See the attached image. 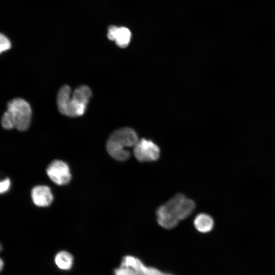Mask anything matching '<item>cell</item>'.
<instances>
[{"label": "cell", "instance_id": "obj_10", "mask_svg": "<svg viewBox=\"0 0 275 275\" xmlns=\"http://www.w3.org/2000/svg\"><path fill=\"white\" fill-rule=\"evenodd\" d=\"M106 150L112 157L119 161H125L130 156V152L126 148L109 140L106 143Z\"/></svg>", "mask_w": 275, "mask_h": 275}, {"label": "cell", "instance_id": "obj_6", "mask_svg": "<svg viewBox=\"0 0 275 275\" xmlns=\"http://www.w3.org/2000/svg\"><path fill=\"white\" fill-rule=\"evenodd\" d=\"M127 149L134 147L139 139L136 132L132 128L124 127L113 132L108 140Z\"/></svg>", "mask_w": 275, "mask_h": 275}, {"label": "cell", "instance_id": "obj_7", "mask_svg": "<svg viewBox=\"0 0 275 275\" xmlns=\"http://www.w3.org/2000/svg\"><path fill=\"white\" fill-rule=\"evenodd\" d=\"M107 36L108 39L115 41L117 45L121 48L127 47L131 38V32L128 28L115 25L108 27Z\"/></svg>", "mask_w": 275, "mask_h": 275}, {"label": "cell", "instance_id": "obj_5", "mask_svg": "<svg viewBox=\"0 0 275 275\" xmlns=\"http://www.w3.org/2000/svg\"><path fill=\"white\" fill-rule=\"evenodd\" d=\"M46 173L50 180L59 185L68 184L71 178L69 166L60 160L52 161L47 167Z\"/></svg>", "mask_w": 275, "mask_h": 275}, {"label": "cell", "instance_id": "obj_11", "mask_svg": "<svg viewBox=\"0 0 275 275\" xmlns=\"http://www.w3.org/2000/svg\"><path fill=\"white\" fill-rule=\"evenodd\" d=\"M73 261L72 255L64 251L59 252L54 258L56 265L62 270L70 269L72 266Z\"/></svg>", "mask_w": 275, "mask_h": 275}, {"label": "cell", "instance_id": "obj_3", "mask_svg": "<svg viewBox=\"0 0 275 275\" xmlns=\"http://www.w3.org/2000/svg\"><path fill=\"white\" fill-rule=\"evenodd\" d=\"M160 206L168 215L179 222L193 213L196 205L194 201L183 194H178Z\"/></svg>", "mask_w": 275, "mask_h": 275}, {"label": "cell", "instance_id": "obj_8", "mask_svg": "<svg viewBox=\"0 0 275 275\" xmlns=\"http://www.w3.org/2000/svg\"><path fill=\"white\" fill-rule=\"evenodd\" d=\"M33 203L39 207H46L53 201V195L49 187L45 185L35 186L31 191Z\"/></svg>", "mask_w": 275, "mask_h": 275}, {"label": "cell", "instance_id": "obj_15", "mask_svg": "<svg viewBox=\"0 0 275 275\" xmlns=\"http://www.w3.org/2000/svg\"><path fill=\"white\" fill-rule=\"evenodd\" d=\"M2 250V245H1V244L0 243V252H1ZM3 266H4L3 261L1 258H0V272L2 271V270L3 269Z\"/></svg>", "mask_w": 275, "mask_h": 275}, {"label": "cell", "instance_id": "obj_14", "mask_svg": "<svg viewBox=\"0 0 275 275\" xmlns=\"http://www.w3.org/2000/svg\"><path fill=\"white\" fill-rule=\"evenodd\" d=\"M11 181L9 178L0 181V194L7 192L10 188Z\"/></svg>", "mask_w": 275, "mask_h": 275}, {"label": "cell", "instance_id": "obj_9", "mask_svg": "<svg viewBox=\"0 0 275 275\" xmlns=\"http://www.w3.org/2000/svg\"><path fill=\"white\" fill-rule=\"evenodd\" d=\"M194 225L198 231L206 233L212 230L214 226V221L210 215L202 213L198 214L195 217Z\"/></svg>", "mask_w": 275, "mask_h": 275}, {"label": "cell", "instance_id": "obj_12", "mask_svg": "<svg viewBox=\"0 0 275 275\" xmlns=\"http://www.w3.org/2000/svg\"><path fill=\"white\" fill-rule=\"evenodd\" d=\"M114 275H141L132 268L126 267H120L114 271Z\"/></svg>", "mask_w": 275, "mask_h": 275}, {"label": "cell", "instance_id": "obj_4", "mask_svg": "<svg viewBox=\"0 0 275 275\" xmlns=\"http://www.w3.org/2000/svg\"><path fill=\"white\" fill-rule=\"evenodd\" d=\"M159 147L153 141L146 139L139 140L133 147V154L140 162H151L160 157Z\"/></svg>", "mask_w": 275, "mask_h": 275}, {"label": "cell", "instance_id": "obj_2", "mask_svg": "<svg viewBox=\"0 0 275 275\" xmlns=\"http://www.w3.org/2000/svg\"><path fill=\"white\" fill-rule=\"evenodd\" d=\"M32 109L29 103L22 98H15L8 103L7 109L2 119V125L6 129L16 128L26 130L31 124Z\"/></svg>", "mask_w": 275, "mask_h": 275}, {"label": "cell", "instance_id": "obj_13", "mask_svg": "<svg viewBox=\"0 0 275 275\" xmlns=\"http://www.w3.org/2000/svg\"><path fill=\"white\" fill-rule=\"evenodd\" d=\"M11 44L9 39L4 34L0 33V53L11 48Z\"/></svg>", "mask_w": 275, "mask_h": 275}, {"label": "cell", "instance_id": "obj_1", "mask_svg": "<svg viewBox=\"0 0 275 275\" xmlns=\"http://www.w3.org/2000/svg\"><path fill=\"white\" fill-rule=\"evenodd\" d=\"M91 96V90L87 86H80L72 92L69 86L64 85L57 95L58 109L62 114L68 117L82 116L86 111Z\"/></svg>", "mask_w": 275, "mask_h": 275}]
</instances>
